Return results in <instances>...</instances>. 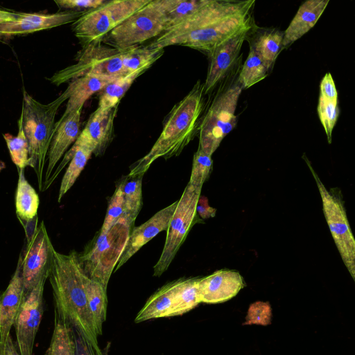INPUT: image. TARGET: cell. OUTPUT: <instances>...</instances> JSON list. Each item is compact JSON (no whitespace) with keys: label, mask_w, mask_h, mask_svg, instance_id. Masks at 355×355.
Returning <instances> with one entry per match:
<instances>
[{"label":"cell","mask_w":355,"mask_h":355,"mask_svg":"<svg viewBox=\"0 0 355 355\" xmlns=\"http://www.w3.org/2000/svg\"><path fill=\"white\" fill-rule=\"evenodd\" d=\"M254 4V0H208L192 15L157 37L150 44L159 49L180 45L209 53L236 33L254 27L252 11Z\"/></svg>","instance_id":"obj_1"},{"label":"cell","mask_w":355,"mask_h":355,"mask_svg":"<svg viewBox=\"0 0 355 355\" xmlns=\"http://www.w3.org/2000/svg\"><path fill=\"white\" fill-rule=\"evenodd\" d=\"M84 276L76 252L64 254L54 250L48 277L53 291L54 313L99 348L98 336L86 297Z\"/></svg>","instance_id":"obj_2"},{"label":"cell","mask_w":355,"mask_h":355,"mask_svg":"<svg viewBox=\"0 0 355 355\" xmlns=\"http://www.w3.org/2000/svg\"><path fill=\"white\" fill-rule=\"evenodd\" d=\"M204 84L198 80L166 116L162 131L150 150L132 166L128 175H142L160 157L178 156L198 131L204 109Z\"/></svg>","instance_id":"obj_3"},{"label":"cell","mask_w":355,"mask_h":355,"mask_svg":"<svg viewBox=\"0 0 355 355\" xmlns=\"http://www.w3.org/2000/svg\"><path fill=\"white\" fill-rule=\"evenodd\" d=\"M241 62V56L221 80L223 85L200 121L198 147L210 156L237 123L235 111L243 90L239 80Z\"/></svg>","instance_id":"obj_4"},{"label":"cell","mask_w":355,"mask_h":355,"mask_svg":"<svg viewBox=\"0 0 355 355\" xmlns=\"http://www.w3.org/2000/svg\"><path fill=\"white\" fill-rule=\"evenodd\" d=\"M67 99L68 96L64 92L50 103L42 104L30 96L25 89L23 91L21 116L28 144L29 166L36 173L41 191L48 151L55 132V117L59 107Z\"/></svg>","instance_id":"obj_5"},{"label":"cell","mask_w":355,"mask_h":355,"mask_svg":"<svg viewBox=\"0 0 355 355\" xmlns=\"http://www.w3.org/2000/svg\"><path fill=\"white\" fill-rule=\"evenodd\" d=\"M133 223L121 217L107 232H99L92 245L79 254L84 273L106 290L110 275L127 243Z\"/></svg>","instance_id":"obj_6"},{"label":"cell","mask_w":355,"mask_h":355,"mask_svg":"<svg viewBox=\"0 0 355 355\" xmlns=\"http://www.w3.org/2000/svg\"><path fill=\"white\" fill-rule=\"evenodd\" d=\"M150 0L106 1L99 7L87 10L72 24L73 31L83 46L102 40L125 19Z\"/></svg>","instance_id":"obj_7"},{"label":"cell","mask_w":355,"mask_h":355,"mask_svg":"<svg viewBox=\"0 0 355 355\" xmlns=\"http://www.w3.org/2000/svg\"><path fill=\"white\" fill-rule=\"evenodd\" d=\"M89 75L117 78L127 75L123 62V50L101 42L83 46L77 62L55 73L49 79L57 86L77 78Z\"/></svg>","instance_id":"obj_8"},{"label":"cell","mask_w":355,"mask_h":355,"mask_svg":"<svg viewBox=\"0 0 355 355\" xmlns=\"http://www.w3.org/2000/svg\"><path fill=\"white\" fill-rule=\"evenodd\" d=\"M306 160L317 184L322 202V209L332 237L353 279H355V239L347 218L340 191H328L310 162Z\"/></svg>","instance_id":"obj_9"},{"label":"cell","mask_w":355,"mask_h":355,"mask_svg":"<svg viewBox=\"0 0 355 355\" xmlns=\"http://www.w3.org/2000/svg\"><path fill=\"white\" fill-rule=\"evenodd\" d=\"M166 31L164 18L157 7L150 2L125 19L102 40L101 43L126 49L159 36Z\"/></svg>","instance_id":"obj_10"},{"label":"cell","mask_w":355,"mask_h":355,"mask_svg":"<svg viewBox=\"0 0 355 355\" xmlns=\"http://www.w3.org/2000/svg\"><path fill=\"white\" fill-rule=\"evenodd\" d=\"M200 188L187 184L167 228L166 241L161 256L153 267V275L161 276L169 267L184 241L196 218V205Z\"/></svg>","instance_id":"obj_11"},{"label":"cell","mask_w":355,"mask_h":355,"mask_svg":"<svg viewBox=\"0 0 355 355\" xmlns=\"http://www.w3.org/2000/svg\"><path fill=\"white\" fill-rule=\"evenodd\" d=\"M54 250L44 221H42L27 240L24 255L21 254L24 297L42 279L48 278Z\"/></svg>","instance_id":"obj_12"},{"label":"cell","mask_w":355,"mask_h":355,"mask_svg":"<svg viewBox=\"0 0 355 355\" xmlns=\"http://www.w3.org/2000/svg\"><path fill=\"white\" fill-rule=\"evenodd\" d=\"M47 278L42 279L24 297L15 318V330L19 355H33L35 339L44 313L43 295Z\"/></svg>","instance_id":"obj_13"},{"label":"cell","mask_w":355,"mask_h":355,"mask_svg":"<svg viewBox=\"0 0 355 355\" xmlns=\"http://www.w3.org/2000/svg\"><path fill=\"white\" fill-rule=\"evenodd\" d=\"M253 28L236 33L208 53L209 63L204 83L205 94L211 92L236 64L243 44Z\"/></svg>","instance_id":"obj_14"},{"label":"cell","mask_w":355,"mask_h":355,"mask_svg":"<svg viewBox=\"0 0 355 355\" xmlns=\"http://www.w3.org/2000/svg\"><path fill=\"white\" fill-rule=\"evenodd\" d=\"M86 11L72 10L53 14L17 12L15 20L0 24V36L28 34L73 23Z\"/></svg>","instance_id":"obj_15"},{"label":"cell","mask_w":355,"mask_h":355,"mask_svg":"<svg viewBox=\"0 0 355 355\" xmlns=\"http://www.w3.org/2000/svg\"><path fill=\"white\" fill-rule=\"evenodd\" d=\"M118 106L97 108L89 117L80 132L78 142L87 146L95 156L103 155L114 137V121Z\"/></svg>","instance_id":"obj_16"},{"label":"cell","mask_w":355,"mask_h":355,"mask_svg":"<svg viewBox=\"0 0 355 355\" xmlns=\"http://www.w3.org/2000/svg\"><path fill=\"white\" fill-rule=\"evenodd\" d=\"M245 282L240 273L232 270H220L200 278L198 291L200 302L216 304L234 297L243 287Z\"/></svg>","instance_id":"obj_17"},{"label":"cell","mask_w":355,"mask_h":355,"mask_svg":"<svg viewBox=\"0 0 355 355\" xmlns=\"http://www.w3.org/2000/svg\"><path fill=\"white\" fill-rule=\"evenodd\" d=\"M81 111L82 109H79L65 117H61L55 123V132L47 155V166L44 172L43 187L53 173L58 161L70 145L74 144L78 139L81 132Z\"/></svg>","instance_id":"obj_18"},{"label":"cell","mask_w":355,"mask_h":355,"mask_svg":"<svg viewBox=\"0 0 355 355\" xmlns=\"http://www.w3.org/2000/svg\"><path fill=\"white\" fill-rule=\"evenodd\" d=\"M178 201L159 210L142 225L136 227L130 232L127 243L116 264L117 270L146 243L163 230H166Z\"/></svg>","instance_id":"obj_19"},{"label":"cell","mask_w":355,"mask_h":355,"mask_svg":"<svg viewBox=\"0 0 355 355\" xmlns=\"http://www.w3.org/2000/svg\"><path fill=\"white\" fill-rule=\"evenodd\" d=\"M24 299L20 254L15 271L8 287L0 297V348L3 354L6 342Z\"/></svg>","instance_id":"obj_20"},{"label":"cell","mask_w":355,"mask_h":355,"mask_svg":"<svg viewBox=\"0 0 355 355\" xmlns=\"http://www.w3.org/2000/svg\"><path fill=\"white\" fill-rule=\"evenodd\" d=\"M92 155V151L87 146L76 140L70 150L66 153L48 182L44 185L42 191L46 190L51 185L61 171L69 162L59 189L58 202H60L64 195L73 185Z\"/></svg>","instance_id":"obj_21"},{"label":"cell","mask_w":355,"mask_h":355,"mask_svg":"<svg viewBox=\"0 0 355 355\" xmlns=\"http://www.w3.org/2000/svg\"><path fill=\"white\" fill-rule=\"evenodd\" d=\"M329 1L309 0L300 6L296 15L284 32L282 49L288 48L315 26Z\"/></svg>","instance_id":"obj_22"},{"label":"cell","mask_w":355,"mask_h":355,"mask_svg":"<svg viewBox=\"0 0 355 355\" xmlns=\"http://www.w3.org/2000/svg\"><path fill=\"white\" fill-rule=\"evenodd\" d=\"M116 78L86 75L71 80L64 91L68 96L66 109L61 117L83 109L84 103Z\"/></svg>","instance_id":"obj_23"},{"label":"cell","mask_w":355,"mask_h":355,"mask_svg":"<svg viewBox=\"0 0 355 355\" xmlns=\"http://www.w3.org/2000/svg\"><path fill=\"white\" fill-rule=\"evenodd\" d=\"M180 279L163 286L153 293L138 312L135 322L173 316L175 296Z\"/></svg>","instance_id":"obj_24"},{"label":"cell","mask_w":355,"mask_h":355,"mask_svg":"<svg viewBox=\"0 0 355 355\" xmlns=\"http://www.w3.org/2000/svg\"><path fill=\"white\" fill-rule=\"evenodd\" d=\"M207 1L208 0H153L164 18L166 31L184 21Z\"/></svg>","instance_id":"obj_25"},{"label":"cell","mask_w":355,"mask_h":355,"mask_svg":"<svg viewBox=\"0 0 355 355\" xmlns=\"http://www.w3.org/2000/svg\"><path fill=\"white\" fill-rule=\"evenodd\" d=\"M18 182L15 195L16 214L22 223L35 218L37 214L40 198L37 193L24 176V170L18 169Z\"/></svg>","instance_id":"obj_26"},{"label":"cell","mask_w":355,"mask_h":355,"mask_svg":"<svg viewBox=\"0 0 355 355\" xmlns=\"http://www.w3.org/2000/svg\"><path fill=\"white\" fill-rule=\"evenodd\" d=\"M84 286L90 313L98 336L102 335L103 324L106 320L107 290L98 282L84 276Z\"/></svg>","instance_id":"obj_27"},{"label":"cell","mask_w":355,"mask_h":355,"mask_svg":"<svg viewBox=\"0 0 355 355\" xmlns=\"http://www.w3.org/2000/svg\"><path fill=\"white\" fill-rule=\"evenodd\" d=\"M142 175H127L119 184L123 199V215L131 223H134L142 207Z\"/></svg>","instance_id":"obj_28"},{"label":"cell","mask_w":355,"mask_h":355,"mask_svg":"<svg viewBox=\"0 0 355 355\" xmlns=\"http://www.w3.org/2000/svg\"><path fill=\"white\" fill-rule=\"evenodd\" d=\"M284 33L277 29H267L259 33L250 46L260 56L268 70L272 66L282 49Z\"/></svg>","instance_id":"obj_29"},{"label":"cell","mask_w":355,"mask_h":355,"mask_svg":"<svg viewBox=\"0 0 355 355\" xmlns=\"http://www.w3.org/2000/svg\"><path fill=\"white\" fill-rule=\"evenodd\" d=\"M45 355H76L73 328L54 313V327Z\"/></svg>","instance_id":"obj_30"},{"label":"cell","mask_w":355,"mask_h":355,"mask_svg":"<svg viewBox=\"0 0 355 355\" xmlns=\"http://www.w3.org/2000/svg\"><path fill=\"white\" fill-rule=\"evenodd\" d=\"M147 69H143L135 72L117 78L105 85L99 92L98 108L109 109L118 106L121 99L137 77Z\"/></svg>","instance_id":"obj_31"},{"label":"cell","mask_w":355,"mask_h":355,"mask_svg":"<svg viewBox=\"0 0 355 355\" xmlns=\"http://www.w3.org/2000/svg\"><path fill=\"white\" fill-rule=\"evenodd\" d=\"M198 278L180 279L178 286L173 316L181 315L200 303Z\"/></svg>","instance_id":"obj_32"},{"label":"cell","mask_w":355,"mask_h":355,"mask_svg":"<svg viewBox=\"0 0 355 355\" xmlns=\"http://www.w3.org/2000/svg\"><path fill=\"white\" fill-rule=\"evenodd\" d=\"M250 48L249 54L239 73V80L243 89L264 79L269 71L257 53L251 46Z\"/></svg>","instance_id":"obj_33"},{"label":"cell","mask_w":355,"mask_h":355,"mask_svg":"<svg viewBox=\"0 0 355 355\" xmlns=\"http://www.w3.org/2000/svg\"><path fill=\"white\" fill-rule=\"evenodd\" d=\"M6 142L12 162L18 169H24L29 166V149L23 126L22 117L18 121V134L16 137L6 133L3 135Z\"/></svg>","instance_id":"obj_34"},{"label":"cell","mask_w":355,"mask_h":355,"mask_svg":"<svg viewBox=\"0 0 355 355\" xmlns=\"http://www.w3.org/2000/svg\"><path fill=\"white\" fill-rule=\"evenodd\" d=\"M213 161L211 156L206 154L199 147L193 159L192 169L189 184L200 188L207 180L211 171Z\"/></svg>","instance_id":"obj_35"},{"label":"cell","mask_w":355,"mask_h":355,"mask_svg":"<svg viewBox=\"0 0 355 355\" xmlns=\"http://www.w3.org/2000/svg\"><path fill=\"white\" fill-rule=\"evenodd\" d=\"M318 113L325 130L329 144L331 142L332 131L339 114L338 101H331L319 96Z\"/></svg>","instance_id":"obj_36"},{"label":"cell","mask_w":355,"mask_h":355,"mask_svg":"<svg viewBox=\"0 0 355 355\" xmlns=\"http://www.w3.org/2000/svg\"><path fill=\"white\" fill-rule=\"evenodd\" d=\"M123 215V199L122 191L119 184L114 193L108 202L106 215L101 232H107L117 223Z\"/></svg>","instance_id":"obj_37"},{"label":"cell","mask_w":355,"mask_h":355,"mask_svg":"<svg viewBox=\"0 0 355 355\" xmlns=\"http://www.w3.org/2000/svg\"><path fill=\"white\" fill-rule=\"evenodd\" d=\"M272 309L268 302L258 301L249 306L243 324L268 325L271 323Z\"/></svg>","instance_id":"obj_38"},{"label":"cell","mask_w":355,"mask_h":355,"mask_svg":"<svg viewBox=\"0 0 355 355\" xmlns=\"http://www.w3.org/2000/svg\"><path fill=\"white\" fill-rule=\"evenodd\" d=\"M105 0H56L54 2L59 8L86 11L92 10L103 4Z\"/></svg>","instance_id":"obj_39"},{"label":"cell","mask_w":355,"mask_h":355,"mask_svg":"<svg viewBox=\"0 0 355 355\" xmlns=\"http://www.w3.org/2000/svg\"><path fill=\"white\" fill-rule=\"evenodd\" d=\"M74 334L76 355H107L100 347H95L80 333L74 331Z\"/></svg>","instance_id":"obj_40"},{"label":"cell","mask_w":355,"mask_h":355,"mask_svg":"<svg viewBox=\"0 0 355 355\" xmlns=\"http://www.w3.org/2000/svg\"><path fill=\"white\" fill-rule=\"evenodd\" d=\"M320 96L329 101H338V92L330 73H327L321 80Z\"/></svg>","instance_id":"obj_41"},{"label":"cell","mask_w":355,"mask_h":355,"mask_svg":"<svg viewBox=\"0 0 355 355\" xmlns=\"http://www.w3.org/2000/svg\"><path fill=\"white\" fill-rule=\"evenodd\" d=\"M216 212V209L209 205L207 198L200 196L196 205V214L202 219H208L214 217Z\"/></svg>","instance_id":"obj_42"},{"label":"cell","mask_w":355,"mask_h":355,"mask_svg":"<svg viewBox=\"0 0 355 355\" xmlns=\"http://www.w3.org/2000/svg\"><path fill=\"white\" fill-rule=\"evenodd\" d=\"M4 355H19L10 334L6 342Z\"/></svg>","instance_id":"obj_43"},{"label":"cell","mask_w":355,"mask_h":355,"mask_svg":"<svg viewBox=\"0 0 355 355\" xmlns=\"http://www.w3.org/2000/svg\"><path fill=\"white\" fill-rule=\"evenodd\" d=\"M17 12L0 10V24L12 21L16 19Z\"/></svg>","instance_id":"obj_44"},{"label":"cell","mask_w":355,"mask_h":355,"mask_svg":"<svg viewBox=\"0 0 355 355\" xmlns=\"http://www.w3.org/2000/svg\"><path fill=\"white\" fill-rule=\"evenodd\" d=\"M0 355H4L3 353L2 352L1 348H0Z\"/></svg>","instance_id":"obj_45"},{"label":"cell","mask_w":355,"mask_h":355,"mask_svg":"<svg viewBox=\"0 0 355 355\" xmlns=\"http://www.w3.org/2000/svg\"><path fill=\"white\" fill-rule=\"evenodd\" d=\"M0 297H1V295H0ZM0 304H1V301H0Z\"/></svg>","instance_id":"obj_46"}]
</instances>
